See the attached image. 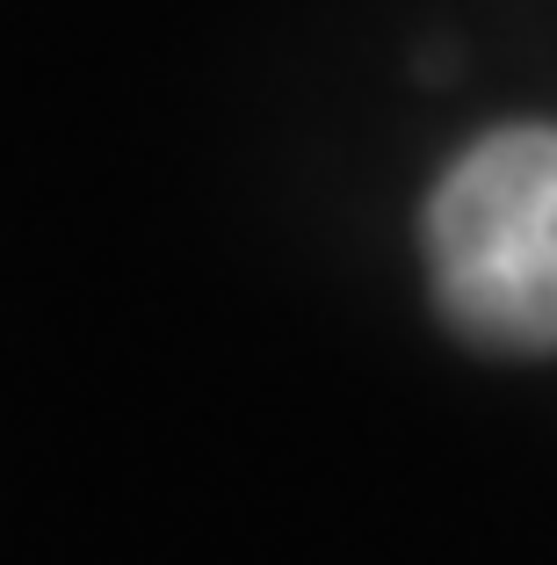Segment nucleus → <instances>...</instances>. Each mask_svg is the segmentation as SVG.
Segmentation results:
<instances>
[{"label": "nucleus", "instance_id": "obj_1", "mask_svg": "<svg viewBox=\"0 0 557 565\" xmlns=\"http://www.w3.org/2000/svg\"><path fill=\"white\" fill-rule=\"evenodd\" d=\"M442 319L492 355H557V124H500L420 217Z\"/></svg>", "mask_w": 557, "mask_h": 565}]
</instances>
